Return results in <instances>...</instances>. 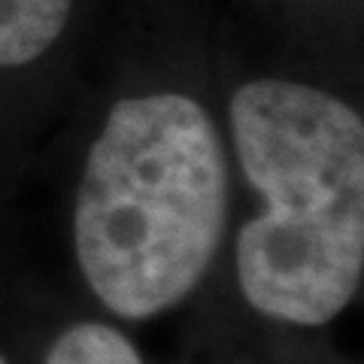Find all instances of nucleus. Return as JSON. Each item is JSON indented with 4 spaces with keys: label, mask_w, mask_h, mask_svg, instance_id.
<instances>
[{
    "label": "nucleus",
    "mask_w": 364,
    "mask_h": 364,
    "mask_svg": "<svg viewBox=\"0 0 364 364\" xmlns=\"http://www.w3.org/2000/svg\"><path fill=\"white\" fill-rule=\"evenodd\" d=\"M234 155L261 198L234 243L243 301L291 328L343 316L364 279V122L291 79H252L228 104Z\"/></svg>",
    "instance_id": "f257e3e1"
},
{
    "label": "nucleus",
    "mask_w": 364,
    "mask_h": 364,
    "mask_svg": "<svg viewBox=\"0 0 364 364\" xmlns=\"http://www.w3.org/2000/svg\"><path fill=\"white\" fill-rule=\"evenodd\" d=\"M228 228V155L179 91L122 97L91 143L73 210L88 291L122 322L170 313L210 273Z\"/></svg>",
    "instance_id": "f03ea898"
},
{
    "label": "nucleus",
    "mask_w": 364,
    "mask_h": 364,
    "mask_svg": "<svg viewBox=\"0 0 364 364\" xmlns=\"http://www.w3.org/2000/svg\"><path fill=\"white\" fill-rule=\"evenodd\" d=\"M73 0H0V67H25L64 33Z\"/></svg>",
    "instance_id": "7ed1b4c3"
},
{
    "label": "nucleus",
    "mask_w": 364,
    "mask_h": 364,
    "mask_svg": "<svg viewBox=\"0 0 364 364\" xmlns=\"http://www.w3.org/2000/svg\"><path fill=\"white\" fill-rule=\"evenodd\" d=\"M40 364H146V358L119 325L79 318L52 337Z\"/></svg>",
    "instance_id": "20e7f679"
}]
</instances>
